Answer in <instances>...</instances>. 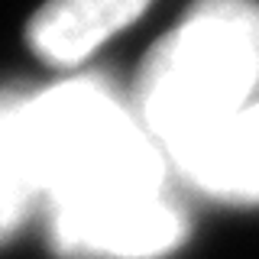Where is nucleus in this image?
Wrapping results in <instances>:
<instances>
[{
	"label": "nucleus",
	"instance_id": "obj_6",
	"mask_svg": "<svg viewBox=\"0 0 259 259\" xmlns=\"http://www.w3.org/2000/svg\"><path fill=\"white\" fill-rule=\"evenodd\" d=\"M39 198L29 172L26 146L16 123V107L0 104V237L13 233L23 224L26 210Z\"/></svg>",
	"mask_w": 259,
	"mask_h": 259
},
{
	"label": "nucleus",
	"instance_id": "obj_1",
	"mask_svg": "<svg viewBox=\"0 0 259 259\" xmlns=\"http://www.w3.org/2000/svg\"><path fill=\"white\" fill-rule=\"evenodd\" d=\"M39 198L52 217L165 191V152L101 81H65L13 101Z\"/></svg>",
	"mask_w": 259,
	"mask_h": 259
},
{
	"label": "nucleus",
	"instance_id": "obj_3",
	"mask_svg": "<svg viewBox=\"0 0 259 259\" xmlns=\"http://www.w3.org/2000/svg\"><path fill=\"white\" fill-rule=\"evenodd\" d=\"M52 237L62 253L78 259H159L182 243L185 217L168 191H162L84 214L52 217Z\"/></svg>",
	"mask_w": 259,
	"mask_h": 259
},
{
	"label": "nucleus",
	"instance_id": "obj_2",
	"mask_svg": "<svg viewBox=\"0 0 259 259\" xmlns=\"http://www.w3.org/2000/svg\"><path fill=\"white\" fill-rule=\"evenodd\" d=\"M259 7L201 0L149 52L140 75V120L165 159L256 101Z\"/></svg>",
	"mask_w": 259,
	"mask_h": 259
},
{
	"label": "nucleus",
	"instance_id": "obj_4",
	"mask_svg": "<svg viewBox=\"0 0 259 259\" xmlns=\"http://www.w3.org/2000/svg\"><path fill=\"white\" fill-rule=\"evenodd\" d=\"M194 188L230 204L259 201V101L168 156Z\"/></svg>",
	"mask_w": 259,
	"mask_h": 259
},
{
	"label": "nucleus",
	"instance_id": "obj_5",
	"mask_svg": "<svg viewBox=\"0 0 259 259\" xmlns=\"http://www.w3.org/2000/svg\"><path fill=\"white\" fill-rule=\"evenodd\" d=\"M146 7L149 0H49L29 23V42L49 62L75 65Z\"/></svg>",
	"mask_w": 259,
	"mask_h": 259
}]
</instances>
